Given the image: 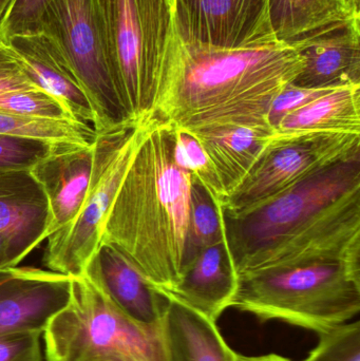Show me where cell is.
I'll list each match as a JSON object with an SVG mask.
<instances>
[{
  "label": "cell",
  "mask_w": 360,
  "mask_h": 361,
  "mask_svg": "<svg viewBox=\"0 0 360 361\" xmlns=\"http://www.w3.org/2000/svg\"><path fill=\"white\" fill-rule=\"evenodd\" d=\"M220 214L239 278L315 261L360 264V156L242 212L220 206Z\"/></svg>",
  "instance_id": "6da1fadb"
},
{
  "label": "cell",
  "mask_w": 360,
  "mask_h": 361,
  "mask_svg": "<svg viewBox=\"0 0 360 361\" xmlns=\"http://www.w3.org/2000/svg\"><path fill=\"white\" fill-rule=\"evenodd\" d=\"M302 68L304 59L293 44L226 49L188 44L178 36L150 120L187 133L221 125H268L271 104Z\"/></svg>",
  "instance_id": "7a4b0ae2"
},
{
  "label": "cell",
  "mask_w": 360,
  "mask_h": 361,
  "mask_svg": "<svg viewBox=\"0 0 360 361\" xmlns=\"http://www.w3.org/2000/svg\"><path fill=\"white\" fill-rule=\"evenodd\" d=\"M173 147V127L147 121L101 237L161 293L175 288L194 258L188 233L190 176L175 165Z\"/></svg>",
  "instance_id": "3957f363"
},
{
  "label": "cell",
  "mask_w": 360,
  "mask_h": 361,
  "mask_svg": "<svg viewBox=\"0 0 360 361\" xmlns=\"http://www.w3.org/2000/svg\"><path fill=\"white\" fill-rule=\"evenodd\" d=\"M232 307L261 322L328 332L359 313L360 264L315 261L239 278Z\"/></svg>",
  "instance_id": "277c9868"
},
{
  "label": "cell",
  "mask_w": 360,
  "mask_h": 361,
  "mask_svg": "<svg viewBox=\"0 0 360 361\" xmlns=\"http://www.w3.org/2000/svg\"><path fill=\"white\" fill-rule=\"evenodd\" d=\"M120 99L135 124L150 120L178 37L175 0H97Z\"/></svg>",
  "instance_id": "5b68a950"
},
{
  "label": "cell",
  "mask_w": 360,
  "mask_h": 361,
  "mask_svg": "<svg viewBox=\"0 0 360 361\" xmlns=\"http://www.w3.org/2000/svg\"><path fill=\"white\" fill-rule=\"evenodd\" d=\"M42 336L46 361H166L161 326L129 319L85 275L72 277L69 303Z\"/></svg>",
  "instance_id": "8992f818"
},
{
  "label": "cell",
  "mask_w": 360,
  "mask_h": 361,
  "mask_svg": "<svg viewBox=\"0 0 360 361\" xmlns=\"http://www.w3.org/2000/svg\"><path fill=\"white\" fill-rule=\"evenodd\" d=\"M40 33L57 44L73 70L94 111L97 133L139 125L120 99L97 0H50Z\"/></svg>",
  "instance_id": "52a82bcc"
},
{
  "label": "cell",
  "mask_w": 360,
  "mask_h": 361,
  "mask_svg": "<svg viewBox=\"0 0 360 361\" xmlns=\"http://www.w3.org/2000/svg\"><path fill=\"white\" fill-rule=\"evenodd\" d=\"M146 123L97 133L92 177L76 218L46 238L44 263L49 271L78 277L101 243L104 224L118 187L143 139Z\"/></svg>",
  "instance_id": "ba28073f"
},
{
  "label": "cell",
  "mask_w": 360,
  "mask_h": 361,
  "mask_svg": "<svg viewBox=\"0 0 360 361\" xmlns=\"http://www.w3.org/2000/svg\"><path fill=\"white\" fill-rule=\"evenodd\" d=\"M360 156V135L306 133L279 135L272 149L237 188L222 210L238 212L279 195L336 163Z\"/></svg>",
  "instance_id": "9c48e42d"
},
{
  "label": "cell",
  "mask_w": 360,
  "mask_h": 361,
  "mask_svg": "<svg viewBox=\"0 0 360 361\" xmlns=\"http://www.w3.org/2000/svg\"><path fill=\"white\" fill-rule=\"evenodd\" d=\"M180 39L226 49L277 42L268 15L270 0H175Z\"/></svg>",
  "instance_id": "30bf717a"
},
{
  "label": "cell",
  "mask_w": 360,
  "mask_h": 361,
  "mask_svg": "<svg viewBox=\"0 0 360 361\" xmlns=\"http://www.w3.org/2000/svg\"><path fill=\"white\" fill-rule=\"evenodd\" d=\"M72 277L36 267L0 269V335L40 331L69 303Z\"/></svg>",
  "instance_id": "8fae6325"
},
{
  "label": "cell",
  "mask_w": 360,
  "mask_h": 361,
  "mask_svg": "<svg viewBox=\"0 0 360 361\" xmlns=\"http://www.w3.org/2000/svg\"><path fill=\"white\" fill-rule=\"evenodd\" d=\"M304 68L292 84L308 89L360 86V16L316 30L295 42Z\"/></svg>",
  "instance_id": "7c38bea8"
},
{
  "label": "cell",
  "mask_w": 360,
  "mask_h": 361,
  "mask_svg": "<svg viewBox=\"0 0 360 361\" xmlns=\"http://www.w3.org/2000/svg\"><path fill=\"white\" fill-rule=\"evenodd\" d=\"M82 275L129 319L144 328L160 329L168 298L116 246L101 242Z\"/></svg>",
  "instance_id": "4fadbf2b"
},
{
  "label": "cell",
  "mask_w": 360,
  "mask_h": 361,
  "mask_svg": "<svg viewBox=\"0 0 360 361\" xmlns=\"http://www.w3.org/2000/svg\"><path fill=\"white\" fill-rule=\"evenodd\" d=\"M238 286V275L222 242L199 250L175 288L162 294L217 324L220 316L232 307Z\"/></svg>",
  "instance_id": "5bb4252c"
},
{
  "label": "cell",
  "mask_w": 360,
  "mask_h": 361,
  "mask_svg": "<svg viewBox=\"0 0 360 361\" xmlns=\"http://www.w3.org/2000/svg\"><path fill=\"white\" fill-rule=\"evenodd\" d=\"M4 42L20 59L35 87L58 99L76 120L94 124L95 114L88 97L61 49L49 36H13Z\"/></svg>",
  "instance_id": "9a60e30c"
},
{
  "label": "cell",
  "mask_w": 360,
  "mask_h": 361,
  "mask_svg": "<svg viewBox=\"0 0 360 361\" xmlns=\"http://www.w3.org/2000/svg\"><path fill=\"white\" fill-rule=\"evenodd\" d=\"M93 145L69 146L40 161L30 171L48 199L49 235L71 224L84 204L92 177Z\"/></svg>",
  "instance_id": "2e32d148"
},
{
  "label": "cell",
  "mask_w": 360,
  "mask_h": 361,
  "mask_svg": "<svg viewBox=\"0 0 360 361\" xmlns=\"http://www.w3.org/2000/svg\"><path fill=\"white\" fill-rule=\"evenodd\" d=\"M190 133L211 159L226 195L247 179L277 140L268 125H221Z\"/></svg>",
  "instance_id": "e0dca14e"
},
{
  "label": "cell",
  "mask_w": 360,
  "mask_h": 361,
  "mask_svg": "<svg viewBox=\"0 0 360 361\" xmlns=\"http://www.w3.org/2000/svg\"><path fill=\"white\" fill-rule=\"evenodd\" d=\"M48 199L30 171L0 173V233L29 255L49 237Z\"/></svg>",
  "instance_id": "ac0fdd59"
},
{
  "label": "cell",
  "mask_w": 360,
  "mask_h": 361,
  "mask_svg": "<svg viewBox=\"0 0 360 361\" xmlns=\"http://www.w3.org/2000/svg\"><path fill=\"white\" fill-rule=\"evenodd\" d=\"M166 361H236L216 322L168 299L161 322Z\"/></svg>",
  "instance_id": "d6986e66"
},
{
  "label": "cell",
  "mask_w": 360,
  "mask_h": 361,
  "mask_svg": "<svg viewBox=\"0 0 360 361\" xmlns=\"http://www.w3.org/2000/svg\"><path fill=\"white\" fill-rule=\"evenodd\" d=\"M276 133L360 135V86L334 89L321 95L283 118Z\"/></svg>",
  "instance_id": "ffe728a7"
},
{
  "label": "cell",
  "mask_w": 360,
  "mask_h": 361,
  "mask_svg": "<svg viewBox=\"0 0 360 361\" xmlns=\"http://www.w3.org/2000/svg\"><path fill=\"white\" fill-rule=\"evenodd\" d=\"M268 15L277 42L291 44L316 30L360 16L353 0H270Z\"/></svg>",
  "instance_id": "44dd1931"
},
{
  "label": "cell",
  "mask_w": 360,
  "mask_h": 361,
  "mask_svg": "<svg viewBox=\"0 0 360 361\" xmlns=\"http://www.w3.org/2000/svg\"><path fill=\"white\" fill-rule=\"evenodd\" d=\"M0 135L77 145H92L97 137L94 127L88 123L25 118L4 112H0Z\"/></svg>",
  "instance_id": "7402d4cb"
},
{
  "label": "cell",
  "mask_w": 360,
  "mask_h": 361,
  "mask_svg": "<svg viewBox=\"0 0 360 361\" xmlns=\"http://www.w3.org/2000/svg\"><path fill=\"white\" fill-rule=\"evenodd\" d=\"M188 233L194 257L203 248L224 242L220 205L192 176H190Z\"/></svg>",
  "instance_id": "603a6c76"
},
{
  "label": "cell",
  "mask_w": 360,
  "mask_h": 361,
  "mask_svg": "<svg viewBox=\"0 0 360 361\" xmlns=\"http://www.w3.org/2000/svg\"><path fill=\"white\" fill-rule=\"evenodd\" d=\"M173 158L181 171L196 178L216 203L222 205L226 197L225 190L211 159L192 133L173 128Z\"/></svg>",
  "instance_id": "cb8c5ba5"
},
{
  "label": "cell",
  "mask_w": 360,
  "mask_h": 361,
  "mask_svg": "<svg viewBox=\"0 0 360 361\" xmlns=\"http://www.w3.org/2000/svg\"><path fill=\"white\" fill-rule=\"evenodd\" d=\"M0 112L25 118L77 121L63 103L39 88L0 92Z\"/></svg>",
  "instance_id": "d4e9b609"
},
{
  "label": "cell",
  "mask_w": 360,
  "mask_h": 361,
  "mask_svg": "<svg viewBox=\"0 0 360 361\" xmlns=\"http://www.w3.org/2000/svg\"><path fill=\"white\" fill-rule=\"evenodd\" d=\"M77 144L0 135V173L31 171L51 154Z\"/></svg>",
  "instance_id": "484cf974"
},
{
  "label": "cell",
  "mask_w": 360,
  "mask_h": 361,
  "mask_svg": "<svg viewBox=\"0 0 360 361\" xmlns=\"http://www.w3.org/2000/svg\"><path fill=\"white\" fill-rule=\"evenodd\" d=\"M49 1L14 0L0 27V40L4 42L13 36L40 33V18Z\"/></svg>",
  "instance_id": "4316f807"
},
{
  "label": "cell",
  "mask_w": 360,
  "mask_h": 361,
  "mask_svg": "<svg viewBox=\"0 0 360 361\" xmlns=\"http://www.w3.org/2000/svg\"><path fill=\"white\" fill-rule=\"evenodd\" d=\"M334 89H308L287 84L271 104L268 123L275 131L283 118Z\"/></svg>",
  "instance_id": "83f0119b"
},
{
  "label": "cell",
  "mask_w": 360,
  "mask_h": 361,
  "mask_svg": "<svg viewBox=\"0 0 360 361\" xmlns=\"http://www.w3.org/2000/svg\"><path fill=\"white\" fill-rule=\"evenodd\" d=\"M40 331H16L0 335V361H42Z\"/></svg>",
  "instance_id": "f1b7e54d"
},
{
  "label": "cell",
  "mask_w": 360,
  "mask_h": 361,
  "mask_svg": "<svg viewBox=\"0 0 360 361\" xmlns=\"http://www.w3.org/2000/svg\"><path fill=\"white\" fill-rule=\"evenodd\" d=\"M37 88L14 51L0 40V92Z\"/></svg>",
  "instance_id": "f546056e"
},
{
  "label": "cell",
  "mask_w": 360,
  "mask_h": 361,
  "mask_svg": "<svg viewBox=\"0 0 360 361\" xmlns=\"http://www.w3.org/2000/svg\"><path fill=\"white\" fill-rule=\"evenodd\" d=\"M27 256L12 239L0 233V269L17 267Z\"/></svg>",
  "instance_id": "4dcf8cb0"
},
{
  "label": "cell",
  "mask_w": 360,
  "mask_h": 361,
  "mask_svg": "<svg viewBox=\"0 0 360 361\" xmlns=\"http://www.w3.org/2000/svg\"><path fill=\"white\" fill-rule=\"evenodd\" d=\"M236 361H295L277 354H268L262 356H244L237 354Z\"/></svg>",
  "instance_id": "1f68e13d"
},
{
  "label": "cell",
  "mask_w": 360,
  "mask_h": 361,
  "mask_svg": "<svg viewBox=\"0 0 360 361\" xmlns=\"http://www.w3.org/2000/svg\"><path fill=\"white\" fill-rule=\"evenodd\" d=\"M14 0H0V27H1L2 21L8 13V8L12 6Z\"/></svg>",
  "instance_id": "d6a6232c"
},
{
  "label": "cell",
  "mask_w": 360,
  "mask_h": 361,
  "mask_svg": "<svg viewBox=\"0 0 360 361\" xmlns=\"http://www.w3.org/2000/svg\"><path fill=\"white\" fill-rule=\"evenodd\" d=\"M353 2H354V4H356L357 6H360V0H353Z\"/></svg>",
  "instance_id": "836d02e7"
}]
</instances>
